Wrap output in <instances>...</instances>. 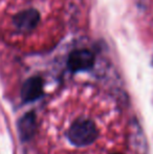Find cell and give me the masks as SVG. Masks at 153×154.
Instances as JSON below:
<instances>
[{"instance_id":"4","label":"cell","mask_w":153,"mask_h":154,"mask_svg":"<svg viewBox=\"0 0 153 154\" xmlns=\"http://www.w3.org/2000/svg\"><path fill=\"white\" fill-rule=\"evenodd\" d=\"M43 81L41 78L34 77L29 79L22 86L21 97L24 102H33L42 95Z\"/></svg>"},{"instance_id":"2","label":"cell","mask_w":153,"mask_h":154,"mask_svg":"<svg viewBox=\"0 0 153 154\" xmlns=\"http://www.w3.org/2000/svg\"><path fill=\"white\" fill-rule=\"evenodd\" d=\"M94 64V56L87 49H78L72 51L68 58L67 65L72 71H82L90 69Z\"/></svg>"},{"instance_id":"6","label":"cell","mask_w":153,"mask_h":154,"mask_svg":"<svg viewBox=\"0 0 153 154\" xmlns=\"http://www.w3.org/2000/svg\"><path fill=\"white\" fill-rule=\"evenodd\" d=\"M152 65H153V59H152Z\"/></svg>"},{"instance_id":"1","label":"cell","mask_w":153,"mask_h":154,"mask_svg":"<svg viewBox=\"0 0 153 154\" xmlns=\"http://www.w3.org/2000/svg\"><path fill=\"white\" fill-rule=\"evenodd\" d=\"M98 136V129L93 122L89 120L80 119L70 126L68 131V138L78 147H84L90 145L96 140Z\"/></svg>"},{"instance_id":"3","label":"cell","mask_w":153,"mask_h":154,"mask_svg":"<svg viewBox=\"0 0 153 154\" xmlns=\"http://www.w3.org/2000/svg\"><path fill=\"white\" fill-rule=\"evenodd\" d=\"M40 16L36 10H26L17 14L13 21L16 29L20 32H31L37 26Z\"/></svg>"},{"instance_id":"5","label":"cell","mask_w":153,"mask_h":154,"mask_svg":"<svg viewBox=\"0 0 153 154\" xmlns=\"http://www.w3.org/2000/svg\"><path fill=\"white\" fill-rule=\"evenodd\" d=\"M37 128L36 116L34 112H29L24 114L18 122V130L22 140H27L33 137Z\"/></svg>"}]
</instances>
